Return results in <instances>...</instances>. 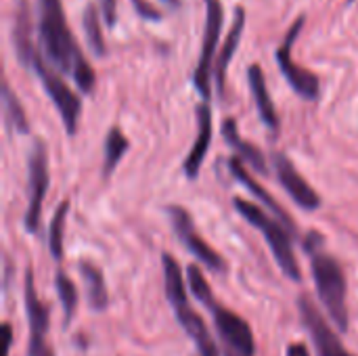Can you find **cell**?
Masks as SVG:
<instances>
[{"label": "cell", "instance_id": "cell-20", "mask_svg": "<svg viewBox=\"0 0 358 356\" xmlns=\"http://www.w3.org/2000/svg\"><path fill=\"white\" fill-rule=\"evenodd\" d=\"M80 273L82 279L86 283V300L88 306L96 313H103L109 304V294H107V285H105V277L101 273L99 266H94L88 260L80 262Z\"/></svg>", "mask_w": 358, "mask_h": 356}, {"label": "cell", "instance_id": "cell-1", "mask_svg": "<svg viewBox=\"0 0 358 356\" xmlns=\"http://www.w3.org/2000/svg\"><path fill=\"white\" fill-rule=\"evenodd\" d=\"M38 36L44 59L61 73H69L82 92H92L96 73L67 25L61 0H38Z\"/></svg>", "mask_w": 358, "mask_h": 356}, {"label": "cell", "instance_id": "cell-5", "mask_svg": "<svg viewBox=\"0 0 358 356\" xmlns=\"http://www.w3.org/2000/svg\"><path fill=\"white\" fill-rule=\"evenodd\" d=\"M233 206L252 227H256L264 235V239H266L279 269L283 271V275L289 277L292 281H300L302 273H300V264L296 260L294 245H292V235L294 233L281 220H275L260 206H256L252 201H245L243 197H235Z\"/></svg>", "mask_w": 358, "mask_h": 356}, {"label": "cell", "instance_id": "cell-18", "mask_svg": "<svg viewBox=\"0 0 358 356\" xmlns=\"http://www.w3.org/2000/svg\"><path fill=\"white\" fill-rule=\"evenodd\" d=\"M248 80H250V90H252V97L256 101V109H258L262 122L271 130H277L279 128V115H277L275 103L271 99L268 86H266L264 71H262V67L258 63H254V65L248 67Z\"/></svg>", "mask_w": 358, "mask_h": 356}, {"label": "cell", "instance_id": "cell-4", "mask_svg": "<svg viewBox=\"0 0 358 356\" xmlns=\"http://www.w3.org/2000/svg\"><path fill=\"white\" fill-rule=\"evenodd\" d=\"M308 256H310V269H313V279L319 292V300L327 308L338 332L344 334L348 332V325H350L348 302H346V294H348L346 275L340 262L334 256L325 254L321 248L308 252Z\"/></svg>", "mask_w": 358, "mask_h": 356}, {"label": "cell", "instance_id": "cell-28", "mask_svg": "<svg viewBox=\"0 0 358 356\" xmlns=\"http://www.w3.org/2000/svg\"><path fill=\"white\" fill-rule=\"evenodd\" d=\"M285 356H310V353H308L304 342H294L287 346V355Z\"/></svg>", "mask_w": 358, "mask_h": 356}, {"label": "cell", "instance_id": "cell-8", "mask_svg": "<svg viewBox=\"0 0 358 356\" xmlns=\"http://www.w3.org/2000/svg\"><path fill=\"white\" fill-rule=\"evenodd\" d=\"M304 19H306V17L300 15V17L292 23V27L287 29L285 40H283L281 46L277 48V63H279L281 73H283L285 80L289 82V86H292L302 99L315 101V99H319V94H321V82H319V78H317L313 71H308L306 67L298 65V63L292 59V46H294V42L298 40V36L302 34Z\"/></svg>", "mask_w": 358, "mask_h": 356}, {"label": "cell", "instance_id": "cell-23", "mask_svg": "<svg viewBox=\"0 0 358 356\" xmlns=\"http://www.w3.org/2000/svg\"><path fill=\"white\" fill-rule=\"evenodd\" d=\"M2 103H4V120L6 124L17 130L19 134H29V122L25 115V109L21 105V101L17 99V94L10 90V86L4 82L2 86Z\"/></svg>", "mask_w": 358, "mask_h": 356}, {"label": "cell", "instance_id": "cell-9", "mask_svg": "<svg viewBox=\"0 0 358 356\" xmlns=\"http://www.w3.org/2000/svg\"><path fill=\"white\" fill-rule=\"evenodd\" d=\"M48 155L42 141H34L29 162H27V210H25V231L38 233L40 227V214H42V201L48 191Z\"/></svg>", "mask_w": 358, "mask_h": 356}, {"label": "cell", "instance_id": "cell-30", "mask_svg": "<svg viewBox=\"0 0 358 356\" xmlns=\"http://www.w3.org/2000/svg\"><path fill=\"white\" fill-rule=\"evenodd\" d=\"M348 2H352V0H348Z\"/></svg>", "mask_w": 358, "mask_h": 356}, {"label": "cell", "instance_id": "cell-2", "mask_svg": "<svg viewBox=\"0 0 358 356\" xmlns=\"http://www.w3.org/2000/svg\"><path fill=\"white\" fill-rule=\"evenodd\" d=\"M187 281L189 287L193 292V296L206 306V311H210L220 344H222V355L224 356H254L256 355V342H254V334L252 327L245 319H241L239 315H235L233 311H229L227 306H222L220 302H216L212 287L208 283V279L203 277L201 269L197 264L187 266Z\"/></svg>", "mask_w": 358, "mask_h": 356}, {"label": "cell", "instance_id": "cell-3", "mask_svg": "<svg viewBox=\"0 0 358 356\" xmlns=\"http://www.w3.org/2000/svg\"><path fill=\"white\" fill-rule=\"evenodd\" d=\"M162 266H164L166 298H168V302H170V306H172V311L176 315V321L180 323L185 334L195 342L197 356H220L210 329L206 327L203 319L195 313V308L191 306V302L187 298L185 277H182L180 264L170 254H164L162 256Z\"/></svg>", "mask_w": 358, "mask_h": 356}, {"label": "cell", "instance_id": "cell-27", "mask_svg": "<svg viewBox=\"0 0 358 356\" xmlns=\"http://www.w3.org/2000/svg\"><path fill=\"white\" fill-rule=\"evenodd\" d=\"M99 4H101V15H103L105 23L109 27H113L115 25V19H117V13H115L117 2L115 0H99Z\"/></svg>", "mask_w": 358, "mask_h": 356}, {"label": "cell", "instance_id": "cell-11", "mask_svg": "<svg viewBox=\"0 0 358 356\" xmlns=\"http://www.w3.org/2000/svg\"><path fill=\"white\" fill-rule=\"evenodd\" d=\"M168 214H170V220H172V227L176 231V235L180 237V241L185 243V248L203 264L208 266L210 271L214 273H224L227 271V262L224 258L203 239L199 237L195 225H193V218L191 214L180 208V206H170L168 208Z\"/></svg>", "mask_w": 358, "mask_h": 356}, {"label": "cell", "instance_id": "cell-16", "mask_svg": "<svg viewBox=\"0 0 358 356\" xmlns=\"http://www.w3.org/2000/svg\"><path fill=\"white\" fill-rule=\"evenodd\" d=\"M13 46H15V57L19 59V63L29 67L36 46L31 44V10H29L27 0H17V6H15Z\"/></svg>", "mask_w": 358, "mask_h": 356}, {"label": "cell", "instance_id": "cell-7", "mask_svg": "<svg viewBox=\"0 0 358 356\" xmlns=\"http://www.w3.org/2000/svg\"><path fill=\"white\" fill-rule=\"evenodd\" d=\"M222 21H224V8L220 0H206V27H203V42H201V52L199 61L193 73V86L199 92L203 101H210L212 90H210V76H212V63L214 55L218 50V40L222 31Z\"/></svg>", "mask_w": 358, "mask_h": 356}, {"label": "cell", "instance_id": "cell-22", "mask_svg": "<svg viewBox=\"0 0 358 356\" xmlns=\"http://www.w3.org/2000/svg\"><path fill=\"white\" fill-rule=\"evenodd\" d=\"M130 143L124 136V132L115 126L109 130V134L105 136V145H103V176L109 178L113 174V170L117 168V164L122 162L124 153L128 151Z\"/></svg>", "mask_w": 358, "mask_h": 356}, {"label": "cell", "instance_id": "cell-24", "mask_svg": "<svg viewBox=\"0 0 358 356\" xmlns=\"http://www.w3.org/2000/svg\"><path fill=\"white\" fill-rule=\"evenodd\" d=\"M69 214V201H61L55 210V216L48 227V250L55 260L63 258V235H65V222Z\"/></svg>", "mask_w": 358, "mask_h": 356}, {"label": "cell", "instance_id": "cell-12", "mask_svg": "<svg viewBox=\"0 0 358 356\" xmlns=\"http://www.w3.org/2000/svg\"><path fill=\"white\" fill-rule=\"evenodd\" d=\"M298 311H300V319L304 323V327L308 329L317 355L319 356H352L344 344L340 342V338L336 336L334 327L325 321V317L319 313L317 304L308 298V296H300L298 298Z\"/></svg>", "mask_w": 358, "mask_h": 356}, {"label": "cell", "instance_id": "cell-29", "mask_svg": "<svg viewBox=\"0 0 358 356\" xmlns=\"http://www.w3.org/2000/svg\"><path fill=\"white\" fill-rule=\"evenodd\" d=\"M162 2H166V4L172 6V8H178V6H180V0H162Z\"/></svg>", "mask_w": 358, "mask_h": 356}, {"label": "cell", "instance_id": "cell-26", "mask_svg": "<svg viewBox=\"0 0 358 356\" xmlns=\"http://www.w3.org/2000/svg\"><path fill=\"white\" fill-rule=\"evenodd\" d=\"M132 6H134L136 15L143 17V19H149V21H159V19H162V10L155 8V6H153L151 2H147V0H132Z\"/></svg>", "mask_w": 358, "mask_h": 356}, {"label": "cell", "instance_id": "cell-19", "mask_svg": "<svg viewBox=\"0 0 358 356\" xmlns=\"http://www.w3.org/2000/svg\"><path fill=\"white\" fill-rule=\"evenodd\" d=\"M222 136H224L227 143L235 149L237 157H241L252 170H256V172H266L264 153H262L256 145H252V143H248V141L241 138L239 126H237V122H235L233 118L224 120V124H222Z\"/></svg>", "mask_w": 358, "mask_h": 356}, {"label": "cell", "instance_id": "cell-25", "mask_svg": "<svg viewBox=\"0 0 358 356\" xmlns=\"http://www.w3.org/2000/svg\"><path fill=\"white\" fill-rule=\"evenodd\" d=\"M55 287H57V294H59V300H61V306L65 313V327H67L73 319L76 308H78V290H76L73 281L63 271H57Z\"/></svg>", "mask_w": 358, "mask_h": 356}, {"label": "cell", "instance_id": "cell-10", "mask_svg": "<svg viewBox=\"0 0 358 356\" xmlns=\"http://www.w3.org/2000/svg\"><path fill=\"white\" fill-rule=\"evenodd\" d=\"M23 300H25V313L29 323V342H27V356H55L52 346L46 342L48 334V306L38 298L34 273L31 269L25 271L23 281Z\"/></svg>", "mask_w": 358, "mask_h": 356}, {"label": "cell", "instance_id": "cell-6", "mask_svg": "<svg viewBox=\"0 0 358 356\" xmlns=\"http://www.w3.org/2000/svg\"><path fill=\"white\" fill-rule=\"evenodd\" d=\"M29 67L34 69V73L38 76V80L42 82L46 94L50 97V101L55 103L61 120H63V126H65V132L67 134H76L78 132V124H80V115H82V101L80 97L67 86V82L59 76V69L52 67L42 52H34L31 57V63Z\"/></svg>", "mask_w": 358, "mask_h": 356}, {"label": "cell", "instance_id": "cell-14", "mask_svg": "<svg viewBox=\"0 0 358 356\" xmlns=\"http://www.w3.org/2000/svg\"><path fill=\"white\" fill-rule=\"evenodd\" d=\"M206 103L208 101H203L197 107V138H195V143L191 147L189 157L182 164V172L191 180H195L199 176L203 159H206V153H208L210 143H212V109Z\"/></svg>", "mask_w": 358, "mask_h": 356}, {"label": "cell", "instance_id": "cell-13", "mask_svg": "<svg viewBox=\"0 0 358 356\" xmlns=\"http://www.w3.org/2000/svg\"><path fill=\"white\" fill-rule=\"evenodd\" d=\"M275 164V172L277 178L281 183V187L289 193V197L302 208V210H317L321 208V195L308 185V180L296 170V166L292 164V159L285 153H275L273 157Z\"/></svg>", "mask_w": 358, "mask_h": 356}, {"label": "cell", "instance_id": "cell-17", "mask_svg": "<svg viewBox=\"0 0 358 356\" xmlns=\"http://www.w3.org/2000/svg\"><path fill=\"white\" fill-rule=\"evenodd\" d=\"M243 27H245V10L239 6L235 10V19H233V25L227 34V40L222 42V48L218 50V59H216V65H214V78H216V88H218V97H222V90H224V78H227V69H229V63L231 59L235 57V50L241 42V36H243Z\"/></svg>", "mask_w": 358, "mask_h": 356}, {"label": "cell", "instance_id": "cell-15", "mask_svg": "<svg viewBox=\"0 0 358 356\" xmlns=\"http://www.w3.org/2000/svg\"><path fill=\"white\" fill-rule=\"evenodd\" d=\"M229 170H231V174H233L241 185H245V187L250 189V193H252L256 199H260V201H262V204H264V206H266V208H268V210H271V212H273V214H275V216H277V218H279V220H281V222H283V225H285L294 235L298 233V229H296V225H294L292 216H289V214H287V212L277 204V199H275L268 191H264V189H262V185H260V183L250 174V170H245V166H243L241 157H233V159L229 162Z\"/></svg>", "mask_w": 358, "mask_h": 356}, {"label": "cell", "instance_id": "cell-21", "mask_svg": "<svg viewBox=\"0 0 358 356\" xmlns=\"http://www.w3.org/2000/svg\"><path fill=\"white\" fill-rule=\"evenodd\" d=\"M101 13L96 8V4H86L84 13H82V25H84V34H86V42L90 46V50L96 57H105L107 55V44H105V36H103V27H101Z\"/></svg>", "mask_w": 358, "mask_h": 356}]
</instances>
